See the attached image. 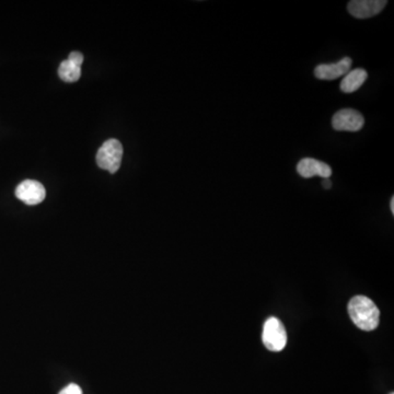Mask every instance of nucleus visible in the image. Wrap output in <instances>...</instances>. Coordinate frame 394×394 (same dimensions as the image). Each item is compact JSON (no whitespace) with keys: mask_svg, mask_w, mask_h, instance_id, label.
<instances>
[{"mask_svg":"<svg viewBox=\"0 0 394 394\" xmlns=\"http://www.w3.org/2000/svg\"><path fill=\"white\" fill-rule=\"evenodd\" d=\"M348 309L353 323L363 331H373L379 325L380 311L366 296H355L350 299Z\"/></svg>","mask_w":394,"mask_h":394,"instance_id":"nucleus-1","label":"nucleus"},{"mask_svg":"<svg viewBox=\"0 0 394 394\" xmlns=\"http://www.w3.org/2000/svg\"><path fill=\"white\" fill-rule=\"evenodd\" d=\"M123 158V146L118 139H108L96 153V163L101 169L115 173L121 167Z\"/></svg>","mask_w":394,"mask_h":394,"instance_id":"nucleus-2","label":"nucleus"},{"mask_svg":"<svg viewBox=\"0 0 394 394\" xmlns=\"http://www.w3.org/2000/svg\"><path fill=\"white\" fill-rule=\"evenodd\" d=\"M263 343L268 350L281 352L287 344V332L284 324L277 318L266 320L263 328Z\"/></svg>","mask_w":394,"mask_h":394,"instance_id":"nucleus-3","label":"nucleus"},{"mask_svg":"<svg viewBox=\"0 0 394 394\" xmlns=\"http://www.w3.org/2000/svg\"><path fill=\"white\" fill-rule=\"evenodd\" d=\"M365 125V118L358 111L353 108H342L332 118V126L335 131H358Z\"/></svg>","mask_w":394,"mask_h":394,"instance_id":"nucleus-4","label":"nucleus"},{"mask_svg":"<svg viewBox=\"0 0 394 394\" xmlns=\"http://www.w3.org/2000/svg\"><path fill=\"white\" fill-rule=\"evenodd\" d=\"M16 196L18 200L29 206L38 205L44 201L46 191L42 183L34 180H26L16 188Z\"/></svg>","mask_w":394,"mask_h":394,"instance_id":"nucleus-5","label":"nucleus"},{"mask_svg":"<svg viewBox=\"0 0 394 394\" xmlns=\"http://www.w3.org/2000/svg\"><path fill=\"white\" fill-rule=\"evenodd\" d=\"M388 1L385 0H353L348 5V10L357 19H368L380 14Z\"/></svg>","mask_w":394,"mask_h":394,"instance_id":"nucleus-6","label":"nucleus"},{"mask_svg":"<svg viewBox=\"0 0 394 394\" xmlns=\"http://www.w3.org/2000/svg\"><path fill=\"white\" fill-rule=\"evenodd\" d=\"M353 61L350 57H344L338 63L322 64L315 69V76L320 80H335L346 75L352 69Z\"/></svg>","mask_w":394,"mask_h":394,"instance_id":"nucleus-7","label":"nucleus"},{"mask_svg":"<svg viewBox=\"0 0 394 394\" xmlns=\"http://www.w3.org/2000/svg\"><path fill=\"white\" fill-rule=\"evenodd\" d=\"M297 172L299 176L305 178L320 176L322 178H328L332 176V169L325 162L313 158H303L297 164Z\"/></svg>","mask_w":394,"mask_h":394,"instance_id":"nucleus-8","label":"nucleus"},{"mask_svg":"<svg viewBox=\"0 0 394 394\" xmlns=\"http://www.w3.org/2000/svg\"><path fill=\"white\" fill-rule=\"evenodd\" d=\"M368 77V73L365 69H356L348 71L343 78L340 88L344 94H353L360 89Z\"/></svg>","mask_w":394,"mask_h":394,"instance_id":"nucleus-9","label":"nucleus"},{"mask_svg":"<svg viewBox=\"0 0 394 394\" xmlns=\"http://www.w3.org/2000/svg\"><path fill=\"white\" fill-rule=\"evenodd\" d=\"M59 75L65 82H76L81 76V66L76 65L73 61L66 59L61 64L59 69Z\"/></svg>","mask_w":394,"mask_h":394,"instance_id":"nucleus-10","label":"nucleus"},{"mask_svg":"<svg viewBox=\"0 0 394 394\" xmlns=\"http://www.w3.org/2000/svg\"><path fill=\"white\" fill-rule=\"evenodd\" d=\"M59 394H82L81 388L76 383H71L67 387L64 388Z\"/></svg>","mask_w":394,"mask_h":394,"instance_id":"nucleus-11","label":"nucleus"},{"mask_svg":"<svg viewBox=\"0 0 394 394\" xmlns=\"http://www.w3.org/2000/svg\"><path fill=\"white\" fill-rule=\"evenodd\" d=\"M69 61H73L76 65L81 66L84 63V55L79 52H73L69 54Z\"/></svg>","mask_w":394,"mask_h":394,"instance_id":"nucleus-12","label":"nucleus"},{"mask_svg":"<svg viewBox=\"0 0 394 394\" xmlns=\"http://www.w3.org/2000/svg\"><path fill=\"white\" fill-rule=\"evenodd\" d=\"M322 184H323V188H325V190H328V188H331V186H332L331 181L328 180V178H324L323 182H322Z\"/></svg>","mask_w":394,"mask_h":394,"instance_id":"nucleus-13","label":"nucleus"},{"mask_svg":"<svg viewBox=\"0 0 394 394\" xmlns=\"http://www.w3.org/2000/svg\"><path fill=\"white\" fill-rule=\"evenodd\" d=\"M390 209H391V213H394V197H392L391 201H390Z\"/></svg>","mask_w":394,"mask_h":394,"instance_id":"nucleus-14","label":"nucleus"},{"mask_svg":"<svg viewBox=\"0 0 394 394\" xmlns=\"http://www.w3.org/2000/svg\"><path fill=\"white\" fill-rule=\"evenodd\" d=\"M390 394H394V393H393V392H391V393H390Z\"/></svg>","mask_w":394,"mask_h":394,"instance_id":"nucleus-15","label":"nucleus"}]
</instances>
